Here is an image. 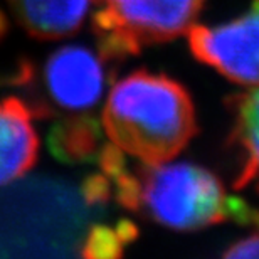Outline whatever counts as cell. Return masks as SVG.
<instances>
[{
  "label": "cell",
  "mask_w": 259,
  "mask_h": 259,
  "mask_svg": "<svg viewBox=\"0 0 259 259\" xmlns=\"http://www.w3.org/2000/svg\"><path fill=\"white\" fill-rule=\"evenodd\" d=\"M108 140L143 163L175 158L197 135L192 98L172 77L130 72L115 82L103 110Z\"/></svg>",
  "instance_id": "1"
},
{
  "label": "cell",
  "mask_w": 259,
  "mask_h": 259,
  "mask_svg": "<svg viewBox=\"0 0 259 259\" xmlns=\"http://www.w3.org/2000/svg\"><path fill=\"white\" fill-rule=\"evenodd\" d=\"M226 187L200 165L143 163L133 168V195L128 210L174 231H199L229 221Z\"/></svg>",
  "instance_id": "2"
},
{
  "label": "cell",
  "mask_w": 259,
  "mask_h": 259,
  "mask_svg": "<svg viewBox=\"0 0 259 259\" xmlns=\"http://www.w3.org/2000/svg\"><path fill=\"white\" fill-rule=\"evenodd\" d=\"M110 63L100 49L69 44L48 56L37 69L22 66L15 82L32 84L35 93L27 105L35 118L86 116L103 100Z\"/></svg>",
  "instance_id": "3"
},
{
  "label": "cell",
  "mask_w": 259,
  "mask_h": 259,
  "mask_svg": "<svg viewBox=\"0 0 259 259\" xmlns=\"http://www.w3.org/2000/svg\"><path fill=\"white\" fill-rule=\"evenodd\" d=\"M98 49L110 61L135 56L145 46L185 34L204 0H93Z\"/></svg>",
  "instance_id": "4"
},
{
  "label": "cell",
  "mask_w": 259,
  "mask_h": 259,
  "mask_svg": "<svg viewBox=\"0 0 259 259\" xmlns=\"http://www.w3.org/2000/svg\"><path fill=\"white\" fill-rule=\"evenodd\" d=\"M185 34L197 61L236 84L259 86V0L234 20L214 27L192 25Z\"/></svg>",
  "instance_id": "5"
},
{
  "label": "cell",
  "mask_w": 259,
  "mask_h": 259,
  "mask_svg": "<svg viewBox=\"0 0 259 259\" xmlns=\"http://www.w3.org/2000/svg\"><path fill=\"white\" fill-rule=\"evenodd\" d=\"M34 113L17 96L0 100V187L24 177L39 158Z\"/></svg>",
  "instance_id": "6"
},
{
  "label": "cell",
  "mask_w": 259,
  "mask_h": 259,
  "mask_svg": "<svg viewBox=\"0 0 259 259\" xmlns=\"http://www.w3.org/2000/svg\"><path fill=\"white\" fill-rule=\"evenodd\" d=\"M17 22L35 39L72 35L84 22L93 0H9Z\"/></svg>",
  "instance_id": "7"
},
{
  "label": "cell",
  "mask_w": 259,
  "mask_h": 259,
  "mask_svg": "<svg viewBox=\"0 0 259 259\" xmlns=\"http://www.w3.org/2000/svg\"><path fill=\"white\" fill-rule=\"evenodd\" d=\"M227 108L232 115V130L229 142L241 158L232 189L241 190L259 179V86L242 95L231 96Z\"/></svg>",
  "instance_id": "8"
},
{
  "label": "cell",
  "mask_w": 259,
  "mask_h": 259,
  "mask_svg": "<svg viewBox=\"0 0 259 259\" xmlns=\"http://www.w3.org/2000/svg\"><path fill=\"white\" fill-rule=\"evenodd\" d=\"M103 126L93 115L59 118L51 128L48 143L51 153L64 163H84L98 158L103 148Z\"/></svg>",
  "instance_id": "9"
},
{
  "label": "cell",
  "mask_w": 259,
  "mask_h": 259,
  "mask_svg": "<svg viewBox=\"0 0 259 259\" xmlns=\"http://www.w3.org/2000/svg\"><path fill=\"white\" fill-rule=\"evenodd\" d=\"M138 237V229L133 222L120 221L116 226H95L82 242V259H121L126 244Z\"/></svg>",
  "instance_id": "10"
},
{
  "label": "cell",
  "mask_w": 259,
  "mask_h": 259,
  "mask_svg": "<svg viewBox=\"0 0 259 259\" xmlns=\"http://www.w3.org/2000/svg\"><path fill=\"white\" fill-rule=\"evenodd\" d=\"M82 194H84L88 204H103V202L113 199L111 184L103 174L88 177L84 185H82Z\"/></svg>",
  "instance_id": "11"
},
{
  "label": "cell",
  "mask_w": 259,
  "mask_h": 259,
  "mask_svg": "<svg viewBox=\"0 0 259 259\" xmlns=\"http://www.w3.org/2000/svg\"><path fill=\"white\" fill-rule=\"evenodd\" d=\"M222 259H259V234L247 236L227 247Z\"/></svg>",
  "instance_id": "12"
},
{
  "label": "cell",
  "mask_w": 259,
  "mask_h": 259,
  "mask_svg": "<svg viewBox=\"0 0 259 259\" xmlns=\"http://www.w3.org/2000/svg\"><path fill=\"white\" fill-rule=\"evenodd\" d=\"M5 30H7V20H5L4 12L0 10V37H4Z\"/></svg>",
  "instance_id": "13"
}]
</instances>
